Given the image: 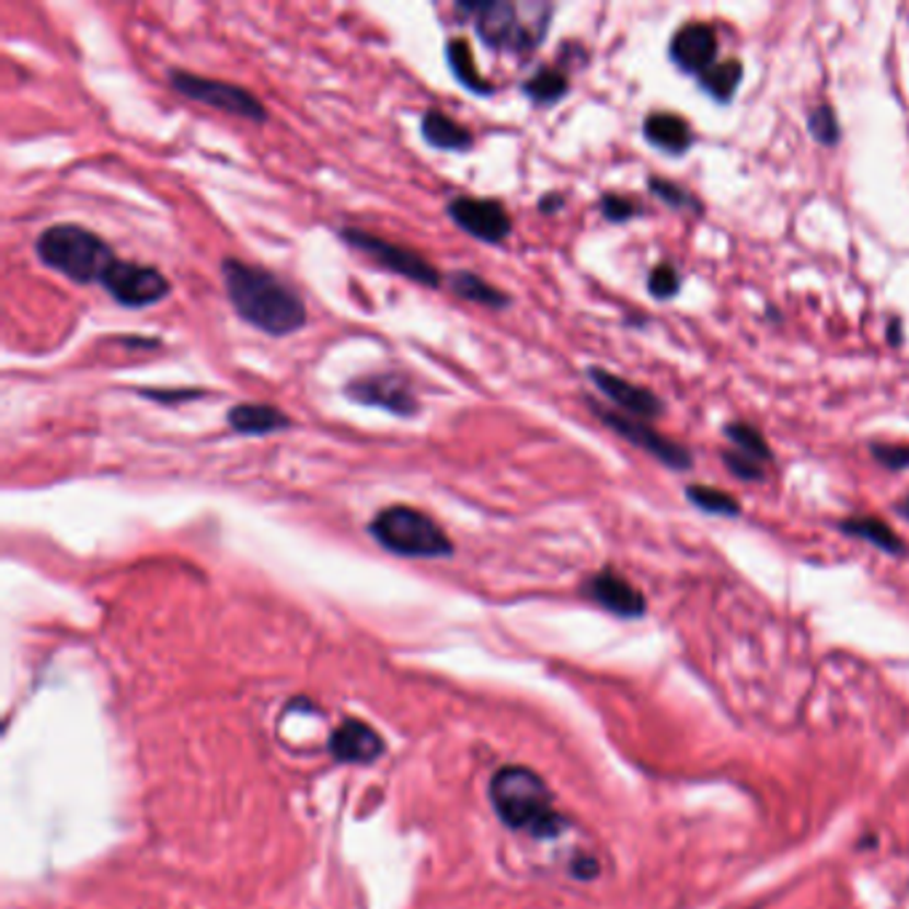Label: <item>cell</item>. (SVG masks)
Masks as SVG:
<instances>
[{"label":"cell","instance_id":"cell-1","mask_svg":"<svg viewBox=\"0 0 909 909\" xmlns=\"http://www.w3.org/2000/svg\"><path fill=\"white\" fill-rule=\"evenodd\" d=\"M222 284L232 310L243 323L267 336H291L307 323V304L294 286L260 264L227 256Z\"/></svg>","mask_w":909,"mask_h":909},{"label":"cell","instance_id":"cell-2","mask_svg":"<svg viewBox=\"0 0 909 909\" xmlns=\"http://www.w3.org/2000/svg\"><path fill=\"white\" fill-rule=\"evenodd\" d=\"M552 3L528 0V3H509V0H464L457 3V14L475 24V33L485 46L494 51H507L515 57H528L542 46L550 33Z\"/></svg>","mask_w":909,"mask_h":909},{"label":"cell","instance_id":"cell-3","mask_svg":"<svg viewBox=\"0 0 909 909\" xmlns=\"http://www.w3.org/2000/svg\"><path fill=\"white\" fill-rule=\"evenodd\" d=\"M491 803L507 827L533 838H555L566 829L544 779L526 766H507L491 779Z\"/></svg>","mask_w":909,"mask_h":909},{"label":"cell","instance_id":"cell-4","mask_svg":"<svg viewBox=\"0 0 909 909\" xmlns=\"http://www.w3.org/2000/svg\"><path fill=\"white\" fill-rule=\"evenodd\" d=\"M35 256L43 267L65 275L78 286L100 284L110 264L115 262V251L102 241L94 230L81 225H51L35 238Z\"/></svg>","mask_w":909,"mask_h":909},{"label":"cell","instance_id":"cell-5","mask_svg":"<svg viewBox=\"0 0 909 909\" xmlns=\"http://www.w3.org/2000/svg\"><path fill=\"white\" fill-rule=\"evenodd\" d=\"M368 533L382 550L398 557H451L453 542L435 518L409 505L379 509Z\"/></svg>","mask_w":909,"mask_h":909},{"label":"cell","instance_id":"cell-6","mask_svg":"<svg viewBox=\"0 0 909 909\" xmlns=\"http://www.w3.org/2000/svg\"><path fill=\"white\" fill-rule=\"evenodd\" d=\"M336 235H340V241L347 243L349 249L360 251V254L368 256L371 262H377L387 273L398 275V278H405L411 280V284H419L425 288L444 286L440 269L429 260H425L419 251L409 249V245L384 241V238L360 230V227H342Z\"/></svg>","mask_w":909,"mask_h":909},{"label":"cell","instance_id":"cell-7","mask_svg":"<svg viewBox=\"0 0 909 909\" xmlns=\"http://www.w3.org/2000/svg\"><path fill=\"white\" fill-rule=\"evenodd\" d=\"M169 85L176 91V94L187 96V100L206 104V107L222 110V113L238 115V118L251 120V123H267L269 113L264 107V102L256 94H251L249 89L238 83L219 81V78H206L195 76V72L187 70H171L169 72Z\"/></svg>","mask_w":909,"mask_h":909},{"label":"cell","instance_id":"cell-8","mask_svg":"<svg viewBox=\"0 0 909 909\" xmlns=\"http://www.w3.org/2000/svg\"><path fill=\"white\" fill-rule=\"evenodd\" d=\"M344 395L353 403L382 409L387 414L401 416V419H411L422 411L414 384L401 371H377L349 379L344 384Z\"/></svg>","mask_w":909,"mask_h":909},{"label":"cell","instance_id":"cell-9","mask_svg":"<svg viewBox=\"0 0 909 909\" xmlns=\"http://www.w3.org/2000/svg\"><path fill=\"white\" fill-rule=\"evenodd\" d=\"M100 286L115 302L128 307V310H142V307L158 304L171 294L169 278H165L161 269L120 260L110 264L107 273L102 275Z\"/></svg>","mask_w":909,"mask_h":909},{"label":"cell","instance_id":"cell-10","mask_svg":"<svg viewBox=\"0 0 909 909\" xmlns=\"http://www.w3.org/2000/svg\"><path fill=\"white\" fill-rule=\"evenodd\" d=\"M587 405H589V411H592V414L598 416L608 429H611V433L622 435V438L630 440L632 446L643 448V451L651 453L656 462H661L675 472L691 470V464H693L691 453H688L680 444H675V440H669L661 433H656L654 427L643 425L641 419H632V416H626V414H619V411L606 409V405H598L595 401H587Z\"/></svg>","mask_w":909,"mask_h":909},{"label":"cell","instance_id":"cell-11","mask_svg":"<svg viewBox=\"0 0 909 909\" xmlns=\"http://www.w3.org/2000/svg\"><path fill=\"white\" fill-rule=\"evenodd\" d=\"M446 214L459 230L481 243H502L513 232V219L507 208L494 198H472V195H453L446 203Z\"/></svg>","mask_w":909,"mask_h":909},{"label":"cell","instance_id":"cell-12","mask_svg":"<svg viewBox=\"0 0 909 909\" xmlns=\"http://www.w3.org/2000/svg\"><path fill=\"white\" fill-rule=\"evenodd\" d=\"M589 382L598 387L600 392L611 403H617L622 409V414L632 416V419H656V416L665 414V403H661L659 395L646 390L641 384H632L626 379L617 377V373L606 371V368H587Z\"/></svg>","mask_w":909,"mask_h":909},{"label":"cell","instance_id":"cell-13","mask_svg":"<svg viewBox=\"0 0 909 909\" xmlns=\"http://www.w3.org/2000/svg\"><path fill=\"white\" fill-rule=\"evenodd\" d=\"M669 59L688 76H704L717 65V35L710 24L688 22L669 41Z\"/></svg>","mask_w":909,"mask_h":909},{"label":"cell","instance_id":"cell-14","mask_svg":"<svg viewBox=\"0 0 909 909\" xmlns=\"http://www.w3.org/2000/svg\"><path fill=\"white\" fill-rule=\"evenodd\" d=\"M585 595L592 603L624 619H637L646 613V598L632 582L613 568H603L585 582Z\"/></svg>","mask_w":909,"mask_h":909},{"label":"cell","instance_id":"cell-15","mask_svg":"<svg viewBox=\"0 0 909 909\" xmlns=\"http://www.w3.org/2000/svg\"><path fill=\"white\" fill-rule=\"evenodd\" d=\"M331 755L342 763H371L379 755L384 752V741L379 739V734L368 723L344 721L340 728L331 736Z\"/></svg>","mask_w":909,"mask_h":909},{"label":"cell","instance_id":"cell-16","mask_svg":"<svg viewBox=\"0 0 909 909\" xmlns=\"http://www.w3.org/2000/svg\"><path fill=\"white\" fill-rule=\"evenodd\" d=\"M227 425L232 433L249 435V438H264V435L286 433L294 427L291 416L284 414L278 405L269 403H238L227 411Z\"/></svg>","mask_w":909,"mask_h":909},{"label":"cell","instance_id":"cell-17","mask_svg":"<svg viewBox=\"0 0 909 909\" xmlns=\"http://www.w3.org/2000/svg\"><path fill=\"white\" fill-rule=\"evenodd\" d=\"M422 139L433 147V150L440 152H467L475 145V137H472L470 128H464L462 123H457L451 115L440 113V110H427L422 115Z\"/></svg>","mask_w":909,"mask_h":909},{"label":"cell","instance_id":"cell-18","mask_svg":"<svg viewBox=\"0 0 909 909\" xmlns=\"http://www.w3.org/2000/svg\"><path fill=\"white\" fill-rule=\"evenodd\" d=\"M643 137H646V142L669 152V156H683L693 145L691 126L672 113H651L643 120Z\"/></svg>","mask_w":909,"mask_h":909},{"label":"cell","instance_id":"cell-19","mask_svg":"<svg viewBox=\"0 0 909 909\" xmlns=\"http://www.w3.org/2000/svg\"><path fill=\"white\" fill-rule=\"evenodd\" d=\"M446 286L453 297L472 304L491 307V310H507V307L513 304L509 294L496 288L494 284H488V280H483L477 273H470V269H457V273L448 275Z\"/></svg>","mask_w":909,"mask_h":909},{"label":"cell","instance_id":"cell-20","mask_svg":"<svg viewBox=\"0 0 909 909\" xmlns=\"http://www.w3.org/2000/svg\"><path fill=\"white\" fill-rule=\"evenodd\" d=\"M845 537L862 539L877 550H883L886 555H905V542L896 537V531L883 520L870 518V515H856V518H845L843 523L838 526Z\"/></svg>","mask_w":909,"mask_h":909},{"label":"cell","instance_id":"cell-21","mask_svg":"<svg viewBox=\"0 0 909 909\" xmlns=\"http://www.w3.org/2000/svg\"><path fill=\"white\" fill-rule=\"evenodd\" d=\"M446 61L448 67H451V76L457 78L467 91H472V94L477 96L494 94V85L481 76V70L475 67V59H472L470 43L464 38H451L446 43Z\"/></svg>","mask_w":909,"mask_h":909},{"label":"cell","instance_id":"cell-22","mask_svg":"<svg viewBox=\"0 0 909 909\" xmlns=\"http://www.w3.org/2000/svg\"><path fill=\"white\" fill-rule=\"evenodd\" d=\"M520 89L533 104L550 107V104H557L568 94L571 83L566 70H561V67H539L531 78H526Z\"/></svg>","mask_w":909,"mask_h":909},{"label":"cell","instance_id":"cell-23","mask_svg":"<svg viewBox=\"0 0 909 909\" xmlns=\"http://www.w3.org/2000/svg\"><path fill=\"white\" fill-rule=\"evenodd\" d=\"M741 76H745V67H741L739 59H726L712 65L704 76H699V85L721 104H728L734 100L736 89H739Z\"/></svg>","mask_w":909,"mask_h":909},{"label":"cell","instance_id":"cell-24","mask_svg":"<svg viewBox=\"0 0 909 909\" xmlns=\"http://www.w3.org/2000/svg\"><path fill=\"white\" fill-rule=\"evenodd\" d=\"M686 499L707 515H721V518H739L741 505L723 488H712V485H688Z\"/></svg>","mask_w":909,"mask_h":909},{"label":"cell","instance_id":"cell-25","mask_svg":"<svg viewBox=\"0 0 909 909\" xmlns=\"http://www.w3.org/2000/svg\"><path fill=\"white\" fill-rule=\"evenodd\" d=\"M723 435H726L736 451L747 453V457H752L755 462H760V464L773 462L771 446H768V440L763 438V433H760L758 427L747 425V422H728V425L723 427Z\"/></svg>","mask_w":909,"mask_h":909},{"label":"cell","instance_id":"cell-26","mask_svg":"<svg viewBox=\"0 0 909 909\" xmlns=\"http://www.w3.org/2000/svg\"><path fill=\"white\" fill-rule=\"evenodd\" d=\"M808 131L816 142L825 147H835L840 142V123H838V115H835V110L829 107V104H819V107H814V113L808 115Z\"/></svg>","mask_w":909,"mask_h":909},{"label":"cell","instance_id":"cell-27","mask_svg":"<svg viewBox=\"0 0 909 909\" xmlns=\"http://www.w3.org/2000/svg\"><path fill=\"white\" fill-rule=\"evenodd\" d=\"M648 189L661 203H667L669 208H675V211H683V208H688V211H699V208H702V206H699V200L693 198L691 193H686V189L680 187V184H675V182H669V180H661V176H651V180H648Z\"/></svg>","mask_w":909,"mask_h":909},{"label":"cell","instance_id":"cell-28","mask_svg":"<svg viewBox=\"0 0 909 909\" xmlns=\"http://www.w3.org/2000/svg\"><path fill=\"white\" fill-rule=\"evenodd\" d=\"M648 291H651V297H656L659 302H667V299L678 297L680 273L672 267V264H656L648 275Z\"/></svg>","mask_w":909,"mask_h":909},{"label":"cell","instance_id":"cell-29","mask_svg":"<svg viewBox=\"0 0 909 909\" xmlns=\"http://www.w3.org/2000/svg\"><path fill=\"white\" fill-rule=\"evenodd\" d=\"M600 214L608 219V222H630V219H635L637 214H641V206H637L635 200L626 198V195H617V193H606L603 198H600Z\"/></svg>","mask_w":909,"mask_h":909},{"label":"cell","instance_id":"cell-30","mask_svg":"<svg viewBox=\"0 0 909 909\" xmlns=\"http://www.w3.org/2000/svg\"><path fill=\"white\" fill-rule=\"evenodd\" d=\"M870 453L877 464H883L890 472H901L909 467V446L899 444H872Z\"/></svg>","mask_w":909,"mask_h":909},{"label":"cell","instance_id":"cell-31","mask_svg":"<svg viewBox=\"0 0 909 909\" xmlns=\"http://www.w3.org/2000/svg\"><path fill=\"white\" fill-rule=\"evenodd\" d=\"M723 462H726L730 475H736L739 481H760V477H763V467H760V462H755L747 453L736 451V448L723 451Z\"/></svg>","mask_w":909,"mask_h":909},{"label":"cell","instance_id":"cell-32","mask_svg":"<svg viewBox=\"0 0 909 909\" xmlns=\"http://www.w3.org/2000/svg\"><path fill=\"white\" fill-rule=\"evenodd\" d=\"M142 398H150V401L158 403H180V401H195V398H203L206 392L203 390H137Z\"/></svg>","mask_w":909,"mask_h":909},{"label":"cell","instance_id":"cell-33","mask_svg":"<svg viewBox=\"0 0 909 909\" xmlns=\"http://www.w3.org/2000/svg\"><path fill=\"white\" fill-rule=\"evenodd\" d=\"M566 206V195L563 193H546L542 200H539V211L542 214H555Z\"/></svg>","mask_w":909,"mask_h":909},{"label":"cell","instance_id":"cell-34","mask_svg":"<svg viewBox=\"0 0 909 909\" xmlns=\"http://www.w3.org/2000/svg\"><path fill=\"white\" fill-rule=\"evenodd\" d=\"M888 342L894 344V347H899V344H901V323L899 321H890V325H888Z\"/></svg>","mask_w":909,"mask_h":909},{"label":"cell","instance_id":"cell-35","mask_svg":"<svg viewBox=\"0 0 909 909\" xmlns=\"http://www.w3.org/2000/svg\"><path fill=\"white\" fill-rule=\"evenodd\" d=\"M894 509H896V515H899V518H905V520H909V494L905 496V499H899L894 505Z\"/></svg>","mask_w":909,"mask_h":909}]
</instances>
